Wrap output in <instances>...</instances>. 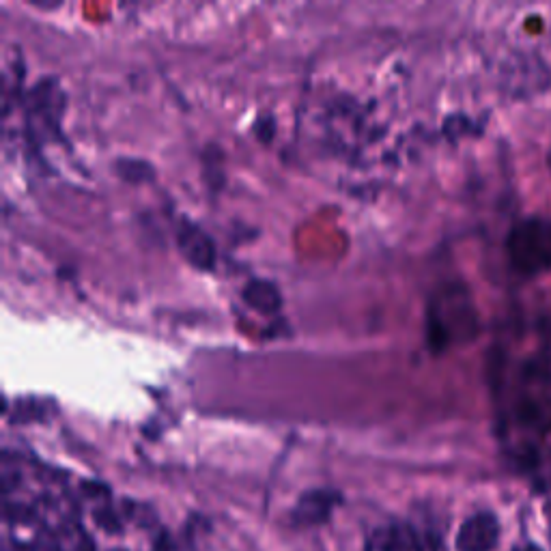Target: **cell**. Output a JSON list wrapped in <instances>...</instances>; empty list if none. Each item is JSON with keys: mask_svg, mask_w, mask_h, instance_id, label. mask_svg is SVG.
I'll return each instance as SVG.
<instances>
[{"mask_svg": "<svg viewBox=\"0 0 551 551\" xmlns=\"http://www.w3.org/2000/svg\"><path fill=\"white\" fill-rule=\"evenodd\" d=\"M379 551H425L422 549V541L412 526L399 524L392 526L381 536Z\"/></svg>", "mask_w": 551, "mask_h": 551, "instance_id": "cell-7", "label": "cell"}, {"mask_svg": "<svg viewBox=\"0 0 551 551\" xmlns=\"http://www.w3.org/2000/svg\"><path fill=\"white\" fill-rule=\"evenodd\" d=\"M508 263L521 276H541L551 272V220L524 218L513 224L506 237Z\"/></svg>", "mask_w": 551, "mask_h": 551, "instance_id": "cell-2", "label": "cell"}, {"mask_svg": "<svg viewBox=\"0 0 551 551\" xmlns=\"http://www.w3.org/2000/svg\"><path fill=\"white\" fill-rule=\"evenodd\" d=\"M177 248L194 270L211 272L218 261V248L214 237L196 222L183 220L177 229Z\"/></svg>", "mask_w": 551, "mask_h": 551, "instance_id": "cell-3", "label": "cell"}, {"mask_svg": "<svg viewBox=\"0 0 551 551\" xmlns=\"http://www.w3.org/2000/svg\"><path fill=\"white\" fill-rule=\"evenodd\" d=\"M343 502V496L334 489H310L302 493L293 508L295 526H321L332 517L334 508Z\"/></svg>", "mask_w": 551, "mask_h": 551, "instance_id": "cell-5", "label": "cell"}, {"mask_svg": "<svg viewBox=\"0 0 551 551\" xmlns=\"http://www.w3.org/2000/svg\"><path fill=\"white\" fill-rule=\"evenodd\" d=\"M242 300L261 315H278L282 308V293L267 278H252L242 289Z\"/></svg>", "mask_w": 551, "mask_h": 551, "instance_id": "cell-6", "label": "cell"}, {"mask_svg": "<svg viewBox=\"0 0 551 551\" xmlns=\"http://www.w3.org/2000/svg\"><path fill=\"white\" fill-rule=\"evenodd\" d=\"M513 551H543L539 545H534V543H528V545H524V547H517V549H513Z\"/></svg>", "mask_w": 551, "mask_h": 551, "instance_id": "cell-9", "label": "cell"}, {"mask_svg": "<svg viewBox=\"0 0 551 551\" xmlns=\"http://www.w3.org/2000/svg\"><path fill=\"white\" fill-rule=\"evenodd\" d=\"M480 332L478 310L463 282H448L433 293L427 310V343L433 351L470 343Z\"/></svg>", "mask_w": 551, "mask_h": 551, "instance_id": "cell-1", "label": "cell"}, {"mask_svg": "<svg viewBox=\"0 0 551 551\" xmlns=\"http://www.w3.org/2000/svg\"><path fill=\"white\" fill-rule=\"evenodd\" d=\"M500 543V521L489 511L468 517L457 532V551H493Z\"/></svg>", "mask_w": 551, "mask_h": 551, "instance_id": "cell-4", "label": "cell"}, {"mask_svg": "<svg viewBox=\"0 0 551 551\" xmlns=\"http://www.w3.org/2000/svg\"><path fill=\"white\" fill-rule=\"evenodd\" d=\"M115 168H117V175L123 181L134 183V186H140V183L151 181L153 175H155V171H153L149 162L136 160V158H119L115 162Z\"/></svg>", "mask_w": 551, "mask_h": 551, "instance_id": "cell-8", "label": "cell"}]
</instances>
